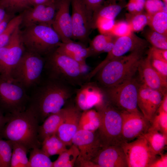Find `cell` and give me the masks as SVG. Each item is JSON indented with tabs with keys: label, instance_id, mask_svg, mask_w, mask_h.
<instances>
[{
	"label": "cell",
	"instance_id": "cb8c5ba5",
	"mask_svg": "<svg viewBox=\"0 0 167 167\" xmlns=\"http://www.w3.org/2000/svg\"><path fill=\"white\" fill-rule=\"evenodd\" d=\"M68 107L62 108L58 112L50 114L40 125L38 137L41 143L46 137L55 134L67 110Z\"/></svg>",
	"mask_w": 167,
	"mask_h": 167
},
{
	"label": "cell",
	"instance_id": "52a82bcc",
	"mask_svg": "<svg viewBox=\"0 0 167 167\" xmlns=\"http://www.w3.org/2000/svg\"><path fill=\"white\" fill-rule=\"evenodd\" d=\"M46 59L43 56L25 50L13 69L11 78L26 89L40 83Z\"/></svg>",
	"mask_w": 167,
	"mask_h": 167
},
{
	"label": "cell",
	"instance_id": "4fadbf2b",
	"mask_svg": "<svg viewBox=\"0 0 167 167\" xmlns=\"http://www.w3.org/2000/svg\"><path fill=\"white\" fill-rule=\"evenodd\" d=\"M75 92V106L81 111L93 108L98 111L107 102L104 89L91 80L84 83Z\"/></svg>",
	"mask_w": 167,
	"mask_h": 167
},
{
	"label": "cell",
	"instance_id": "e575fe53",
	"mask_svg": "<svg viewBox=\"0 0 167 167\" xmlns=\"http://www.w3.org/2000/svg\"><path fill=\"white\" fill-rule=\"evenodd\" d=\"M127 22L130 24L133 32H137L143 30L148 24L149 16L143 12L131 14H129L127 16Z\"/></svg>",
	"mask_w": 167,
	"mask_h": 167
},
{
	"label": "cell",
	"instance_id": "ab89813d",
	"mask_svg": "<svg viewBox=\"0 0 167 167\" xmlns=\"http://www.w3.org/2000/svg\"><path fill=\"white\" fill-rule=\"evenodd\" d=\"M115 22L114 19L98 17L92 22V28H97L101 34H109Z\"/></svg>",
	"mask_w": 167,
	"mask_h": 167
},
{
	"label": "cell",
	"instance_id": "d4e9b609",
	"mask_svg": "<svg viewBox=\"0 0 167 167\" xmlns=\"http://www.w3.org/2000/svg\"><path fill=\"white\" fill-rule=\"evenodd\" d=\"M143 136L146 139L152 151L156 155H161L167 145V136L150 126Z\"/></svg>",
	"mask_w": 167,
	"mask_h": 167
},
{
	"label": "cell",
	"instance_id": "ee69618b",
	"mask_svg": "<svg viewBox=\"0 0 167 167\" xmlns=\"http://www.w3.org/2000/svg\"><path fill=\"white\" fill-rule=\"evenodd\" d=\"M88 9L93 13L103 4L105 0H83Z\"/></svg>",
	"mask_w": 167,
	"mask_h": 167
},
{
	"label": "cell",
	"instance_id": "7402d4cb",
	"mask_svg": "<svg viewBox=\"0 0 167 167\" xmlns=\"http://www.w3.org/2000/svg\"><path fill=\"white\" fill-rule=\"evenodd\" d=\"M82 112L75 106L68 107L66 114L55 134L67 146H71L72 139L78 130Z\"/></svg>",
	"mask_w": 167,
	"mask_h": 167
},
{
	"label": "cell",
	"instance_id": "484cf974",
	"mask_svg": "<svg viewBox=\"0 0 167 167\" xmlns=\"http://www.w3.org/2000/svg\"><path fill=\"white\" fill-rule=\"evenodd\" d=\"M100 124V116L98 111L93 109L82 112L79 119L78 130L95 132Z\"/></svg>",
	"mask_w": 167,
	"mask_h": 167
},
{
	"label": "cell",
	"instance_id": "3957f363",
	"mask_svg": "<svg viewBox=\"0 0 167 167\" xmlns=\"http://www.w3.org/2000/svg\"><path fill=\"white\" fill-rule=\"evenodd\" d=\"M143 50H136L110 61L94 77H96L103 88L112 87L133 78L143 59Z\"/></svg>",
	"mask_w": 167,
	"mask_h": 167
},
{
	"label": "cell",
	"instance_id": "9a60e30c",
	"mask_svg": "<svg viewBox=\"0 0 167 167\" xmlns=\"http://www.w3.org/2000/svg\"><path fill=\"white\" fill-rule=\"evenodd\" d=\"M147 44L146 41L133 32L127 36L117 37L112 49L108 53L105 58L89 72V77L92 78L100 69L110 61L124 56L129 52L144 49Z\"/></svg>",
	"mask_w": 167,
	"mask_h": 167
},
{
	"label": "cell",
	"instance_id": "c3c4849f",
	"mask_svg": "<svg viewBox=\"0 0 167 167\" xmlns=\"http://www.w3.org/2000/svg\"><path fill=\"white\" fill-rule=\"evenodd\" d=\"M4 113L0 108V132L8 119L7 115Z\"/></svg>",
	"mask_w": 167,
	"mask_h": 167
},
{
	"label": "cell",
	"instance_id": "11a10c76",
	"mask_svg": "<svg viewBox=\"0 0 167 167\" xmlns=\"http://www.w3.org/2000/svg\"><path fill=\"white\" fill-rule=\"evenodd\" d=\"M123 1V0H117V1Z\"/></svg>",
	"mask_w": 167,
	"mask_h": 167
},
{
	"label": "cell",
	"instance_id": "d590c367",
	"mask_svg": "<svg viewBox=\"0 0 167 167\" xmlns=\"http://www.w3.org/2000/svg\"><path fill=\"white\" fill-rule=\"evenodd\" d=\"M12 142L0 138V167H10Z\"/></svg>",
	"mask_w": 167,
	"mask_h": 167
},
{
	"label": "cell",
	"instance_id": "e0dca14e",
	"mask_svg": "<svg viewBox=\"0 0 167 167\" xmlns=\"http://www.w3.org/2000/svg\"><path fill=\"white\" fill-rule=\"evenodd\" d=\"M56 11L52 26L62 42L72 40V24L70 8L71 0H55Z\"/></svg>",
	"mask_w": 167,
	"mask_h": 167
},
{
	"label": "cell",
	"instance_id": "4dcf8cb0",
	"mask_svg": "<svg viewBox=\"0 0 167 167\" xmlns=\"http://www.w3.org/2000/svg\"><path fill=\"white\" fill-rule=\"evenodd\" d=\"M33 6L31 0H0V6L3 8L6 13L15 16Z\"/></svg>",
	"mask_w": 167,
	"mask_h": 167
},
{
	"label": "cell",
	"instance_id": "30bf717a",
	"mask_svg": "<svg viewBox=\"0 0 167 167\" xmlns=\"http://www.w3.org/2000/svg\"><path fill=\"white\" fill-rule=\"evenodd\" d=\"M20 27L15 29L8 43L0 48V77L7 80H12V71L25 50Z\"/></svg>",
	"mask_w": 167,
	"mask_h": 167
},
{
	"label": "cell",
	"instance_id": "7bdbcfd3",
	"mask_svg": "<svg viewBox=\"0 0 167 167\" xmlns=\"http://www.w3.org/2000/svg\"><path fill=\"white\" fill-rule=\"evenodd\" d=\"M152 66L161 75L167 78V62L160 59H151Z\"/></svg>",
	"mask_w": 167,
	"mask_h": 167
},
{
	"label": "cell",
	"instance_id": "603a6c76",
	"mask_svg": "<svg viewBox=\"0 0 167 167\" xmlns=\"http://www.w3.org/2000/svg\"><path fill=\"white\" fill-rule=\"evenodd\" d=\"M55 50L70 57L83 65H87L86 59L92 56L89 47L72 40L64 43L62 42Z\"/></svg>",
	"mask_w": 167,
	"mask_h": 167
},
{
	"label": "cell",
	"instance_id": "d6a6232c",
	"mask_svg": "<svg viewBox=\"0 0 167 167\" xmlns=\"http://www.w3.org/2000/svg\"><path fill=\"white\" fill-rule=\"evenodd\" d=\"M149 17L148 25L150 28L167 36V12H159Z\"/></svg>",
	"mask_w": 167,
	"mask_h": 167
},
{
	"label": "cell",
	"instance_id": "7a4b0ae2",
	"mask_svg": "<svg viewBox=\"0 0 167 167\" xmlns=\"http://www.w3.org/2000/svg\"><path fill=\"white\" fill-rule=\"evenodd\" d=\"M6 114L8 120L0 132V138L16 142L28 151L41 148L38 137L40 124L28 108L22 112Z\"/></svg>",
	"mask_w": 167,
	"mask_h": 167
},
{
	"label": "cell",
	"instance_id": "f1b7e54d",
	"mask_svg": "<svg viewBox=\"0 0 167 167\" xmlns=\"http://www.w3.org/2000/svg\"><path fill=\"white\" fill-rule=\"evenodd\" d=\"M79 154V151L77 147L72 144L69 149L59 155L58 159L53 162V167H73Z\"/></svg>",
	"mask_w": 167,
	"mask_h": 167
},
{
	"label": "cell",
	"instance_id": "7c38bea8",
	"mask_svg": "<svg viewBox=\"0 0 167 167\" xmlns=\"http://www.w3.org/2000/svg\"><path fill=\"white\" fill-rule=\"evenodd\" d=\"M121 146L125 155L128 167H149L157 158L143 135L131 142L123 143Z\"/></svg>",
	"mask_w": 167,
	"mask_h": 167
},
{
	"label": "cell",
	"instance_id": "2e32d148",
	"mask_svg": "<svg viewBox=\"0 0 167 167\" xmlns=\"http://www.w3.org/2000/svg\"><path fill=\"white\" fill-rule=\"evenodd\" d=\"M56 11L55 0H49L44 3L34 5L20 13L22 17L21 25L24 27L41 24L52 26Z\"/></svg>",
	"mask_w": 167,
	"mask_h": 167
},
{
	"label": "cell",
	"instance_id": "f5cc1de1",
	"mask_svg": "<svg viewBox=\"0 0 167 167\" xmlns=\"http://www.w3.org/2000/svg\"><path fill=\"white\" fill-rule=\"evenodd\" d=\"M108 3H116L117 0H106Z\"/></svg>",
	"mask_w": 167,
	"mask_h": 167
},
{
	"label": "cell",
	"instance_id": "816d5d0a",
	"mask_svg": "<svg viewBox=\"0 0 167 167\" xmlns=\"http://www.w3.org/2000/svg\"><path fill=\"white\" fill-rule=\"evenodd\" d=\"M33 6L44 3L49 0H31Z\"/></svg>",
	"mask_w": 167,
	"mask_h": 167
},
{
	"label": "cell",
	"instance_id": "8992f818",
	"mask_svg": "<svg viewBox=\"0 0 167 167\" xmlns=\"http://www.w3.org/2000/svg\"><path fill=\"white\" fill-rule=\"evenodd\" d=\"M99 112L100 124L96 131L102 147L121 146L124 143L122 135V118L120 111L108 101Z\"/></svg>",
	"mask_w": 167,
	"mask_h": 167
},
{
	"label": "cell",
	"instance_id": "8d00e7d4",
	"mask_svg": "<svg viewBox=\"0 0 167 167\" xmlns=\"http://www.w3.org/2000/svg\"><path fill=\"white\" fill-rule=\"evenodd\" d=\"M147 40L155 48L167 49V36L155 31L151 29L145 33Z\"/></svg>",
	"mask_w": 167,
	"mask_h": 167
},
{
	"label": "cell",
	"instance_id": "f35d334b",
	"mask_svg": "<svg viewBox=\"0 0 167 167\" xmlns=\"http://www.w3.org/2000/svg\"><path fill=\"white\" fill-rule=\"evenodd\" d=\"M113 36L110 34H101L96 36L90 42L89 46L92 53V55L103 53L107 43Z\"/></svg>",
	"mask_w": 167,
	"mask_h": 167
},
{
	"label": "cell",
	"instance_id": "7dc6e473",
	"mask_svg": "<svg viewBox=\"0 0 167 167\" xmlns=\"http://www.w3.org/2000/svg\"><path fill=\"white\" fill-rule=\"evenodd\" d=\"M14 16L6 14L4 19L0 23V34L4 30L9 21Z\"/></svg>",
	"mask_w": 167,
	"mask_h": 167
},
{
	"label": "cell",
	"instance_id": "bcb514c9",
	"mask_svg": "<svg viewBox=\"0 0 167 167\" xmlns=\"http://www.w3.org/2000/svg\"><path fill=\"white\" fill-rule=\"evenodd\" d=\"M160 158L156 159L150 165L149 167H167V154H161Z\"/></svg>",
	"mask_w": 167,
	"mask_h": 167
},
{
	"label": "cell",
	"instance_id": "f907efd6",
	"mask_svg": "<svg viewBox=\"0 0 167 167\" xmlns=\"http://www.w3.org/2000/svg\"><path fill=\"white\" fill-rule=\"evenodd\" d=\"M6 12L5 10L0 6V23L2 21L6 15Z\"/></svg>",
	"mask_w": 167,
	"mask_h": 167
},
{
	"label": "cell",
	"instance_id": "f546056e",
	"mask_svg": "<svg viewBox=\"0 0 167 167\" xmlns=\"http://www.w3.org/2000/svg\"><path fill=\"white\" fill-rule=\"evenodd\" d=\"M12 143L10 167H29L27 157L28 151L21 144L14 142H12Z\"/></svg>",
	"mask_w": 167,
	"mask_h": 167
},
{
	"label": "cell",
	"instance_id": "836d02e7",
	"mask_svg": "<svg viewBox=\"0 0 167 167\" xmlns=\"http://www.w3.org/2000/svg\"><path fill=\"white\" fill-rule=\"evenodd\" d=\"M22 21V15L20 13L15 16L9 21L0 34V48L8 43L15 29L17 27L21 26Z\"/></svg>",
	"mask_w": 167,
	"mask_h": 167
},
{
	"label": "cell",
	"instance_id": "ac0fdd59",
	"mask_svg": "<svg viewBox=\"0 0 167 167\" xmlns=\"http://www.w3.org/2000/svg\"><path fill=\"white\" fill-rule=\"evenodd\" d=\"M120 112L122 118V135L124 142H130L147 132L150 123L142 114Z\"/></svg>",
	"mask_w": 167,
	"mask_h": 167
},
{
	"label": "cell",
	"instance_id": "6da1fadb",
	"mask_svg": "<svg viewBox=\"0 0 167 167\" xmlns=\"http://www.w3.org/2000/svg\"><path fill=\"white\" fill-rule=\"evenodd\" d=\"M34 91L27 108L33 112L40 124L49 115L62 109L74 93V87L48 78Z\"/></svg>",
	"mask_w": 167,
	"mask_h": 167
},
{
	"label": "cell",
	"instance_id": "1f68e13d",
	"mask_svg": "<svg viewBox=\"0 0 167 167\" xmlns=\"http://www.w3.org/2000/svg\"><path fill=\"white\" fill-rule=\"evenodd\" d=\"M29 152V167H53V162L41 148L32 149Z\"/></svg>",
	"mask_w": 167,
	"mask_h": 167
},
{
	"label": "cell",
	"instance_id": "5b68a950",
	"mask_svg": "<svg viewBox=\"0 0 167 167\" xmlns=\"http://www.w3.org/2000/svg\"><path fill=\"white\" fill-rule=\"evenodd\" d=\"M20 32L25 50L43 57L55 50L62 42L52 26L46 24L28 25Z\"/></svg>",
	"mask_w": 167,
	"mask_h": 167
},
{
	"label": "cell",
	"instance_id": "5bb4252c",
	"mask_svg": "<svg viewBox=\"0 0 167 167\" xmlns=\"http://www.w3.org/2000/svg\"><path fill=\"white\" fill-rule=\"evenodd\" d=\"M72 38L84 42L86 41L92 28V14L83 0H71Z\"/></svg>",
	"mask_w": 167,
	"mask_h": 167
},
{
	"label": "cell",
	"instance_id": "9c48e42d",
	"mask_svg": "<svg viewBox=\"0 0 167 167\" xmlns=\"http://www.w3.org/2000/svg\"><path fill=\"white\" fill-rule=\"evenodd\" d=\"M26 88L16 81H9L0 77V108L4 114L25 110L30 96Z\"/></svg>",
	"mask_w": 167,
	"mask_h": 167
},
{
	"label": "cell",
	"instance_id": "ba28073f",
	"mask_svg": "<svg viewBox=\"0 0 167 167\" xmlns=\"http://www.w3.org/2000/svg\"><path fill=\"white\" fill-rule=\"evenodd\" d=\"M139 86L132 78L103 89L108 101L118 110L140 114L137 108Z\"/></svg>",
	"mask_w": 167,
	"mask_h": 167
},
{
	"label": "cell",
	"instance_id": "74e56055",
	"mask_svg": "<svg viewBox=\"0 0 167 167\" xmlns=\"http://www.w3.org/2000/svg\"><path fill=\"white\" fill-rule=\"evenodd\" d=\"M150 127L167 136V113L157 109L150 123Z\"/></svg>",
	"mask_w": 167,
	"mask_h": 167
},
{
	"label": "cell",
	"instance_id": "681fc988",
	"mask_svg": "<svg viewBox=\"0 0 167 167\" xmlns=\"http://www.w3.org/2000/svg\"><path fill=\"white\" fill-rule=\"evenodd\" d=\"M158 109L167 113V94L165 93L163 97L160 105Z\"/></svg>",
	"mask_w": 167,
	"mask_h": 167
},
{
	"label": "cell",
	"instance_id": "8fae6325",
	"mask_svg": "<svg viewBox=\"0 0 167 167\" xmlns=\"http://www.w3.org/2000/svg\"><path fill=\"white\" fill-rule=\"evenodd\" d=\"M72 143L77 147L79 152L75 163L81 167H96L91 161L102 147L96 131L78 130Z\"/></svg>",
	"mask_w": 167,
	"mask_h": 167
},
{
	"label": "cell",
	"instance_id": "44dd1931",
	"mask_svg": "<svg viewBox=\"0 0 167 167\" xmlns=\"http://www.w3.org/2000/svg\"><path fill=\"white\" fill-rule=\"evenodd\" d=\"M91 162L96 167H128L126 156L121 146L102 147Z\"/></svg>",
	"mask_w": 167,
	"mask_h": 167
},
{
	"label": "cell",
	"instance_id": "ffe728a7",
	"mask_svg": "<svg viewBox=\"0 0 167 167\" xmlns=\"http://www.w3.org/2000/svg\"><path fill=\"white\" fill-rule=\"evenodd\" d=\"M151 54L149 50L147 57L141 60L138 67L139 71L142 84L163 95L167 93V79L159 73L152 66L151 62Z\"/></svg>",
	"mask_w": 167,
	"mask_h": 167
},
{
	"label": "cell",
	"instance_id": "83f0119b",
	"mask_svg": "<svg viewBox=\"0 0 167 167\" xmlns=\"http://www.w3.org/2000/svg\"><path fill=\"white\" fill-rule=\"evenodd\" d=\"M66 144L54 134L45 138L42 142L41 149L48 156L59 155L67 149Z\"/></svg>",
	"mask_w": 167,
	"mask_h": 167
},
{
	"label": "cell",
	"instance_id": "4316f807",
	"mask_svg": "<svg viewBox=\"0 0 167 167\" xmlns=\"http://www.w3.org/2000/svg\"><path fill=\"white\" fill-rule=\"evenodd\" d=\"M126 5L124 0L118 3H108L106 4H102L93 13L92 22L98 17L114 19Z\"/></svg>",
	"mask_w": 167,
	"mask_h": 167
},
{
	"label": "cell",
	"instance_id": "b9f144b4",
	"mask_svg": "<svg viewBox=\"0 0 167 167\" xmlns=\"http://www.w3.org/2000/svg\"><path fill=\"white\" fill-rule=\"evenodd\" d=\"M132 32L130 24L127 22L123 21L115 22L109 34L116 37L129 35Z\"/></svg>",
	"mask_w": 167,
	"mask_h": 167
},
{
	"label": "cell",
	"instance_id": "db71d44e",
	"mask_svg": "<svg viewBox=\"0 0 167 167\" xmlns=\"http://www.w3.org/2000/svg\"><path fill=\"white\" fill-rule=\"evenodd\" d=\"M162 1L166 4H167V0H162Z\"/></svg>",
	"mask_w": 167,
	"mask_h": 167
},
{
	"label": "cell",
	"instance_id": "277c9868",
	"mask_svg": "<svg viewBox=\"0 0 167 167\" xmlns=\"http://www.w3.org/2000/svg\"><path fill=\"white\" fill-rule=\"evenodd\" d=\"M44 70L48 78L57 80L74 87L86 82L88 67L83 65L55 50L47 56Z\"/></svg>",
	"mask_w": 167,
	"mask_h": 167
},
{
	"label": "cell",
	"instance_id": "d6986e66",
	"mask_svg": "<svg viewBox=\"0 0 167 167\" xmlns=\"http://www.w3.org/2000/svg\"><path fill=\"white\" fill-rule=\"evenodd\" d=\"M163 95L144 84L139 86L137 105L144 117L151 123L161 103Z\"/></svg>",
	"mask_w": 167,
	"mask_h": 167
},
{
	"label": "cell",
	"instance_id": "60d3db41",
	"mask_svg": "<svg viewBox=\"0 0 167 167\" xmlns=\"http://www.w3.org/2000/svg\"><path fill=\"white\" fill-rule=\"evenodd\" d=\"M144 9L150 17L159 12H167V4L161 0H145Z\"/></svg>",
	"mask_w": 167,
	"mask_h": 167
},
{
	"label": "cell",
	"instance_id": "f6af8a7d",
	"mask_svg": "<svg viewBox=\"0 0 167 167\" xmlns=\"http://www.w3.org/2000/svg\"><path fill=\"white\" fill-rule=\"evenodd\" d=\"M132 5L135 14L143 12L144 9L145 0H131Z\"/></svg>",
	"mask_w": 167,
	"mask_h": 167
}]
</instances>
